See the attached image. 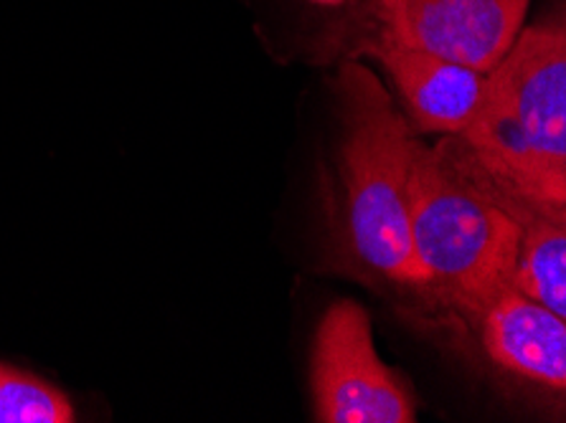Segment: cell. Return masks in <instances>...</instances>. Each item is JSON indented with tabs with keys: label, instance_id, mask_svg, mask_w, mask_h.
I'll use <instances>...</instances> for the list:
<instances>
[{
	"label": "cell",
	"instance_id": "3957f363",
	"mask_svg": "<svg viewBox=\"0 0 566 423\" xmlns=\"http://www.w3.org/2000/svg\"><path fill=\"white\" fill-rule=\"evenodd\" d=\"M340 223L350 264L366 276L422 289L411 248V162L417 137L376 80L356 62L340 66Z\"/></svg>",
	"mask_w": 566,
	"mask_h": 423
},
{
	"label": "cell",
	"instance_id": "277c9868",
	"mask_svg": "<svg viewBox=\"0 0 566 423\" xmlns=\"http://www.w3.org/2000/svg\"><path fill=\"white\" fill-rule=\"evenodd\" d=\"M311 388L321 423L417 421V395L407 378L379 358L371 317L358 302H336L317 325Z\"/></svg>",
	"mask_w": 566,
	"mask_h": 423
},
{
	"label": "cell",
	"instance_id": "5b68a950",
	"mask_svg": "<svg viewBox=\"0 0 566 423\" xmlns=\"http://www.w3.org/2000/svg\"><path fill=\"white\" fill-rule=\"evenodd\" d=\"M531 0H376L381 31L488 74L521 33Z\"/></svg>",
	"mask_w": 566,
	"mask_h": 423
},
{
	"label": "cell",
	"instance_id": "8992f818",
	"mask_svg": "<svg viewBox=\"0 0 566 423\" xmlns=\"http://www.w3.org/2000/svg\"><path fill=\"white\" fill-rule=\"evenodd\" d=\"M366 51L389 74L419 133L460 135L468 127L488 74L401 46L384 31L366 43Z\"/></svg>",
	"mask_w": 566,
	"mask_h": 423
},
{
	"label": "cell",
	"instance_id": "9c48e42d",
	"mask_svg": "<svg viewBox=\"0 0 566 423\" xmlns=\"http://www.w3.org/2000/svg\"><path fill=\"white\" fill-rule=\"evenodd\" d=\"M74 409L62 391L21 370L0 366V423H72Z\"/></svg>",
	"mask_w": 566,
	"mask_h": 423
},
{
	"label": "cell",
	"instance_id": "7a4b0ae2",
	"mask_svg": "<svg viewBox=\"0 0 566 423\" xmlns=\"http://www.w3.org/2000/svg\"><path fill=\"white\" fill-rule=\"evenodd\" d=\"M480 170L513 198L566 209V33L531 25L485 76L458 135Z\"/></svg>",
	"mask_w": 566,
	"mask_h": 423
},
{
	"label": "cell",
	"instance_id": "6da1fadb",
	"mask_svg": "<svg viewBox=\"0 0 566 423\" xmlns=\"http://www.w3.org/2000/svg\"><path fill=\"white\" fill-rule=\"evenodd\" d=\"M534 209L501 191L458 135H444L434 148L417 142L411 248L422 292L475 319L511 287L523 223Z\"/></svg>",
	"mask_w": 566,
	"mask_h": 423
},
{
	"label": "cell",
	"instance_id": "30bf717a",
	"mask_svg": "<svg viewBox=\"0 0 566 423\" xmlns=\"http://www.w3.org/2000/svg\"><path fill=\"white\" fill-rule=\"evenodd\" d=\"M311 3H315V6H340L343 0H311Z\"/></svg>",
	"mask_w": 566,
	"mask_h": 423
},
{
	"label": "cell",
	"instance_id": "52a82bcc",
	"mask_svg": "<svg viewBox=\"0 0 566 423\" xmlns=\"http://www.w3.org/2000/svg\"><path fill=\"white\" fill-rule=\"evenodd\" d=\"M485 356L505 373L536 383L546 391L566 388V325L564 317L513 287L503 289L475 317Z\"/></svg>",
	"mask_w": 566,
	"mask_h": 423
},
{
	"label": "cell",
	"instance_id": "ba28073f",
	"mask_svg": "<svg viewBox=\"0 0 566 423\" xmlns=\"http://www.w3.org/2000/svg\"><path fill=\"white\" fill-rule=\"evenodd\" d=\"M511 287L566 317V209L538 205L523 223Z\"/></svg>",
	"mask_w": 566,
	"mask_h": 423
}]
</instances>
